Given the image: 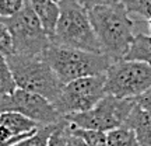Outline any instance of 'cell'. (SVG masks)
<instances>
[{
  "mask_svg": "<svg viewBox=\"0 0 151 146\" xmlns=\"http://www.w3.org/2000/svg\"><path fill=\"white\" fill-rule=\"evenodd\" d=\"M101 54L112 62L124 59L134 39V23L122 3L99 6L88 11Z\"/></svg>",
  "mask_w": 151,
  "mask_h": 146,
  "instance_id": "6da1fadb",
  "label": "cell"
},
{
  "mask_svg": "<svg viewBox=\"0 0 151 146\" xmlns=\"http://www.w3.org/2000/svg\"><path fill=\"white\" fill-rule=\"evenodd\" d=\"M59 21L50 44L92 54H101L99 42L90 21L88 11L76 0H62L59 3Z\"/></svg>",
  "mask_w": 151,
  "mask_h": 146,
  "instance_id": "7a4b0ae2",
  "label": "cell"
},
{
  "mask_svg": "<svg viewBox=\"0 0 151 146\" xmlns=\"http://www.w3.org/2000/svg\"><path fill=\"white\" fill-rule=\"evenodd\" d=\"M42 58L48 62L63 84L83 77L105 75L108 68L113 63L102 54H92L52 44L42 54Z\"/></svg>",
  "mask_w": 151,
  "mask_h": 146,
  "instance_id": "3957f363",
  "label": "cell"
},
{
  "mask_svg": "<svg viewBox=\"0 0 151 146\" xmlns=\"http://www.w3.org/2000/svg\"><path fill=\"white\" fill-rule=\"evenodd\" d=\"M17 89L38 94L53 103L59 97L63 83L59 80L48 62L41 56L11 55L7 58Z\"/></svg>",
  "mask_w": 151,
  "mask_h": 146,
  "instance_id": "277c9868",
  "label": "cell"
},
{
  "mask_svg": "<svg viewBox=\"0 0 151 146\" xmlns=\"http://www.w3.org/2000/svg\"><path fill=\"white\" fill-rule=\"evenodd\" d=\"M0 21L10 31L14 55L41 56L50 45V39L43 31L29 0H25L24 7L16 16L0 18Z\"/></svg>",
  "mask_w": 151,
  "mask_h": 146,
  "instance_id": "5b68a950",
  "label": "cell"
},
{
  "mask_svg": "<svg viewBox=\"0 0 151 146\" xmlns=\"http://www.w3.org/2000/svg\"><path fill=\"white\" fill-rule=\"evenodd\" d=\"M134 105V100H122L106 94L91 110L67 115L65 119L77 129L109 134L111 131L123 126Z\"/></svg>",
  "mask_w": 151,
  "mask_h": 146,
  "instance_id": "8992f818",
  "label": "cell"
},
{
  "mask_svg": "<svg viewBox=\"0 0 151 146\" xmlns=\"http://www.w3.org/2000/svg\"><path fill=\"white\" fill-rule=\"evenodd\" d=\"M151 89V66L137 60L113 62L105 73V92L122 100H134Z\"/></svg>",
  "mask_w": 151,
  "mask_h": 146,
  "instance_id": "52a82bcc",
  "label": "cell"
},
{
  "mask_svg": "<svg viewBox=\"0 0 151 146\" xmlns=\"http://www.w3.org/2000/svg\"><path fill=\"white\" fill-rule=\"evenodd\" d=\"M105 96V75L91 76L63 84L59 97L52 104L58 114L65 118L71 114L86 113L91 110Z\"/></svg>",
  "mask_w": 151,
  "mask_h": 146,
  "instance_id": "ba28073f",
  "label": "cell"
},
{
  "mask_svg": "<svg viewBox=\"0 0 151 146\" xmlns=\"http://www.w3.org/2000/svg\"><path fill=\"white\" fill-rule=\"evenodd\" d=\"M4 113H17L41 126L58 124L63 119L49 100L21 89L0 98V114Z\"/></svg>",
  "mask_w": 151,
  "mask_h": 146,
  "instance_id": "9c48e42d",
  "label": "cell"
},
{
  "mask_svg": "<svg viewBox=\"0 0 151 146\" xmlns=\"http://www.w3.org/2000/svg\"><path fill=\"white\" fill-rule=\"evenodd\" d=\"M41 125L17 113L0 114V142H9L17 138H28Z\"/></svg>",
  "mask_w": 151,
  "mask_h": 146,
  "instance_id": "30bf717a",
  "label": "cell"
},
{
  "mask_svg": "<svg viewBox=\"0 0 151 146\" xmlns=\"http://www.w3.org/2000/svg\"><path fill=\"white\" fill-rule=\"evenodd\" d=\"M29 3L42 25L43 31L46 33L49 39H52L60 16L59 4L50 1V0H29Z\"/></svg>",
  "mask_w": 151,
  "mask_h": 146,
  "instance_id": "8fae6325",
  "label": "cell"
},
{
  "mask_svg": "<svg viewBox=\"0 0 151 146\" xmlns=\"http://www.w3.org/2000/svg\"><path fill=\"white\" fill-rule=\"evenodd\" d=\"M123 126L134 132L136 138L141 146H151V114L140 108L137 104L132 110Z\"/></svg>",
  "mask_w": 151,
  "mask_h": 146,
  "instance_id": "7c38bea8",
  "label": "cell"
},
{
  "mask_svg": "<svg viewBox=\"0 0 151 146\" xmlns=\"http://www.w3.org/2000/svg\"><path fill=\"white\" fill-rule=\"evenodd\" d=\"M124 60H137L151 66V35L137 34L130 45Z\"/></svg>",
  "mask_w": 151,
  "mask_h": 146,
  "instance_id": "4fadbf2b",
  "label": "cell"
},
{
  "mask_svg": "<svg viewBox=\"0 0 151 146\" xmlns=\"http://www.w3.org/2000/svg\"><path fill=\"white\" fill-rule=\"evenodd\" d=\"M108 146H141L136 138L134 132L126 126L118 128L106 134Z\"/></svg>",
  "mask_w": 151,
  "mask_h": 146,
  "instance_id": "5bb4252c",
  "label": "cell"
},
{
  "mask_svg": "<svg viewBox=\"0 0 151 146\" xmlns=\"http://www.w3.org/2000/svg\"><path fill=\"white\" fill-rule=\"evenodd\" d=\"M59 124V122H58ZM58 124L53 125H42L39 126L32 135H29L28 138L22 139V141L17 142L13 146H48V141L50 135L53 134V131L56 129Z\"/></svg>",
  "mask_w": 151,
  "mask_h": 146,
  "instance_id": "9a60e30c",
  "label": "cell"
},
{
  "mask_svg": "<svg viewBox=\"0 0 151 146\" xmlns=\"http://www.w3.org/2000/svg\"><path fill=\"white\" fill-rule=\"evenodd\" d=\"M17 90V84L11 69L7 63V58L0 55V98L10 96Z\"/></svg>",
  "mask_w": 151,
  "mask_h": 146,
  "instance_id": "2e32d148",
  "label": "cell"
},
{
  "mask_svg": "<svg viewBox=\"0 0 151 146\" xmlns=\"http://www.w3.org/2000/svg\"><path fill=\"white\" fill-rule=\"evenodd\" d=\"M129 16H136L141 20L151 18V0H119Z\"/></svg>",
  "mask_w": 151,
  "mask_h": 146,
  "instance_id": "e0dca14e",
  "label": "cell"
},
{
  "mask_svg": "<svg viewBox=\"0 0 151 146\" xmlns=\"http://www.w3.org/2000/svg\"><path fill=\"white\" fill-rule=\"evenodd\" d=\"M69 128H70V122L66 121L65 118L59 121V124L53 131V134L50 135L48 141V146H69Z\"/></svg>",
  "mask_w": 151,
  "mask_h": 146,
  "instance_id": "ac0fdd59",
  "label": "cell"
},
{
  "mask_svg": "<svg viewBox=\"0 0 151 146\" xmlns=\"http://www.w3.org/2000/svg\"><path fill=\"white\" fill-rule=\"evenodd\" d=\"M71 131L80 135L84 141L88 143V146H108L106 141V134L102 132H95V131H84V129H77L71 125Z\"/></svg>",
  "mask_w": 151,
  "mask_h": 146,
  "instance_id": "d6986e66",
  "label": "cell"
},
{
  "mask_svg": "<svg viewBox=\"0 0 151 146\" xmlns=\"http://www.w3.org/2000/svg\"><path fill=\"white\" fill-rule=\"evenodd\" d=\"M25 0H0V18H10L24 7Z\"/></svg>",
  "mask_w": 151,
  "mask_h": 146,
  "instance_id": "ffe728a7",
  "label": "cell"
},
{
  "mask_svg": "<svg viewBox=\"0 0 151 146\" xmlns=\"http://www.w3.org/2000/svg\"><path fill=\"white\" fill-rule=\"evenodd\" d=\"M0 55L4 56V58H9L11 55H14L13 39H11L10 31L1 21H0Z\"/></svg>",
  "mask_w": 151,
  "mask_h": 146,
  "instance_id": "44dd1931",
  "label": "cell"
},
{
  "mask_svg": "<svg viewBox=\"0 0 151 146\" xmlns=\"http://www.w3.org/2000/svg\"><path fill=\"white\" fill-rule=\"evenodd\" d=\"M76 1L83 6L87 11L92 10L95 7H99V6H108V4L119 3V0H76Z\"/></svg>",
  "mask_w": 151,
  "mask_h": 146,
  "instance_id": "7402d4cb",
  "label": "cell"
},
{
  "mask_svg": "<svg viewBox=\"0 0 151 146\" xmlns=\"http://www.w3.org/2000/svg\"><path fill=\"white\" fill-rule=\"evenodd\" d=\"M134 101L140 108H143L144 111L151 114V89H148L146 93H143L141 96L134 98Z\"/></svg>",
  "mask_w": 151,
  "mask_h": 146,
  "instance_id": "603a6c76",
  "label": "cell"
},
{
  "mask_svg": "<svg viewBox=\"0 0 151 146\" xmlns=\"http://www.w3.org/2000/svg\"><path fill=\"white\" fill-rule=\"evenodd\" d=\"M67 141H69V146H88V143L80 135H77V134H74L71 131V124H70V128H69V138H67Z\"/></svg>",
  "mask_w": 151,
  "mask_h": 146,
  "instance_id": "cb8c5ba5",
  "label": "cell"
},
{
  "mask_svg": "<svg viewBox=\"0 0 151 146\" xmlns=\"http://www.w3.org/2000/svg\"><path fill=\"white\" fill-rule=\"evenodd\" d=\"M22 139H25V138H17V139H13V141H9V142H0V146H13L14 143L22 141Z\"/></svg>",
  "mask_w": 151,
  "mask_h": 146,
  "instance_id": "d4e9b609",
  "label": "cell"
},
{
  "mask_svg": "<svg viewBox=\"0 0 151 146\" xmlns=\"http://www.w3.org/2000/svg\"><path fill=\"white\" fill-rule=\"evenodd\" d=\"M148 28H150V33H151V18L148 20Z\"/></svg>",
  "mask_w": 151,
  "mask_h": 146,
  "instance_id": "484cf974",
  "label": "cell"
},
{
  "mask_svg": "<svg viewBox=\"0 0 151 146\" xmlns=\"http://www.w3.org/2000/svg\"><path fill=\"white\" fill-rule=\"evenodd\" d=\"M50 1H53V3H58V4H59V3L62 1V0H50Z\"/></svg>",
  "mask_w": 151,
  "mask_h": 146,
  "instance_id": "4316f807",
  "label": "cell"
}]
</instances>
